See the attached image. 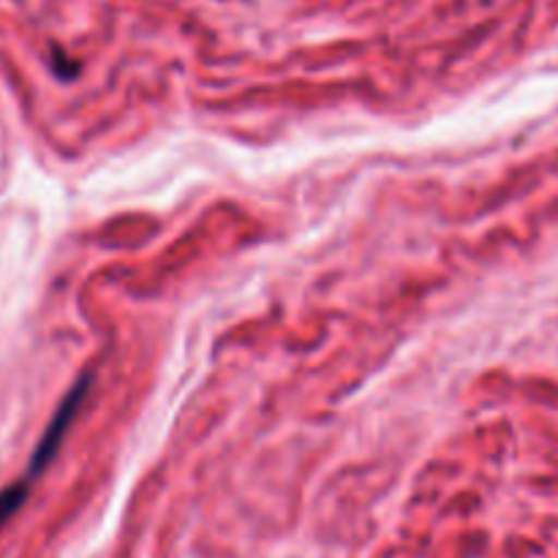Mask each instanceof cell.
<instances>
[{
  "label": "cell",
  "instance_id": "6da1fadb",
  "mask_svg": "<svg viewBox=\"0 0 558 558\" xmlns=\"http://www.w3.org/2000/svg\"><path fill=\"white\" fill-rule=\"evenodd\" d=\"M90 381H93L90 374L82 376V379L76 381L74 387H71L69 396L63 398V403L58 407V412L52 414V420H49L47 430H44L41 441H38L36 450H33L31 463H27L25 474H22V480H20V485L25 490H31V485L36 483L38 477H41L44 469H47L49 463L54 461V456H58V450H60V445H63L65 434H69L71 423H74L76 412H80L82 401H85L87 392H90Z\"/></svg>",
  "mask_w": 558,
  "mask_h": 558
},
{
  "label": "cell",
  "instance_id": "7a4b0ae2",
  "mask_svg": "<svg viewBox=\"0 0 558 558\" xmlns=\"http://www.w3.org/2000/svg\"><path fill=\"white\" fill-rule=\"evenodd\" d=\"M27 494H31V490L22 488L20 483H14V485H9L5 490H0V529H3L5 523H9L11 518L22 510V505L27 501Z\"/></svg>",
  "mask_w": 558,
  "mask_h": 558
}]
</instances>
